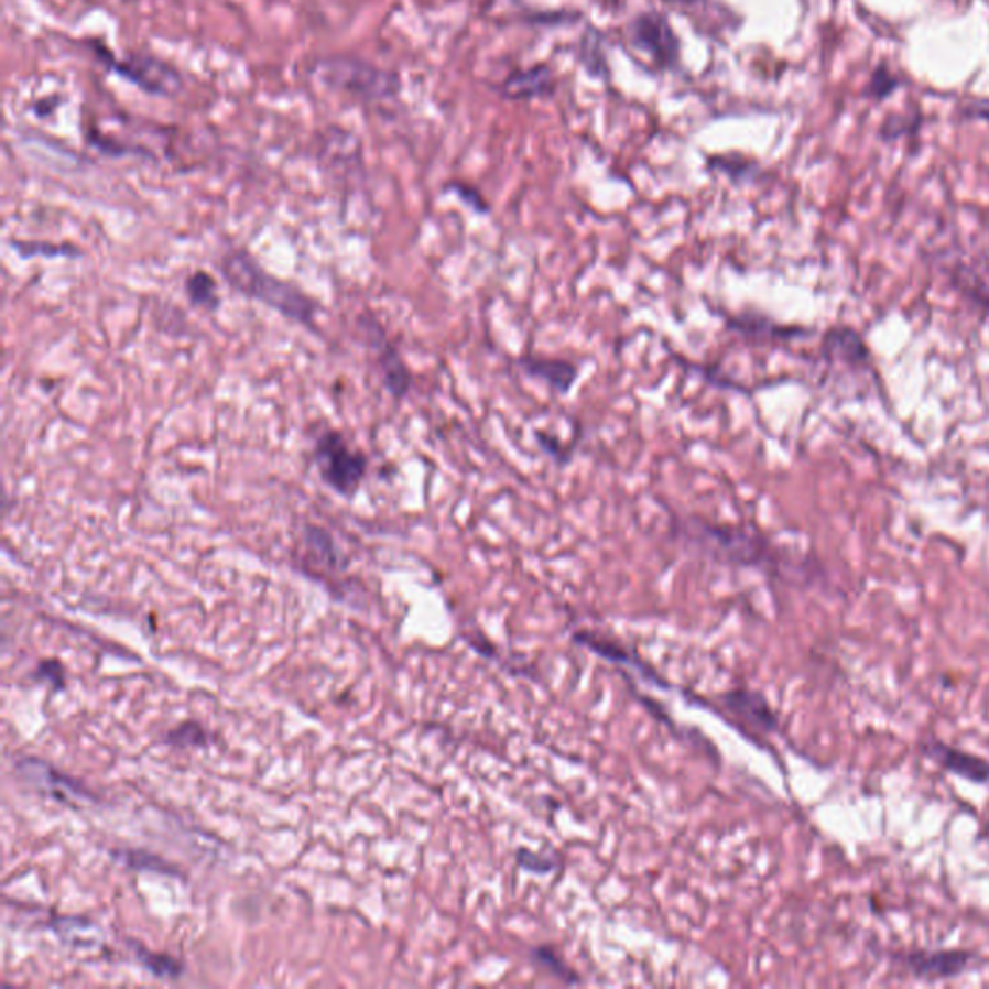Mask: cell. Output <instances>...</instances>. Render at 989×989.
<instances>
[{
	"label": "cell",
	"instance_id": "1",
	"mask_svg": "<svg viewBox=\"0 0 989 989\" xmlns=\"http://www.w3.org/2000/svg\"><path fill=\"white\" fill-rule=\"evenodd\" d=\"M667 534L684 550L709 558L719 565L745 566L762 573L783 576L781 551L765 537L748 528L714 522L699 514L669 512Z\"/></svg>",
	"mask_w": 989,
	"mask_h": 989
},
{
	"label": "cell",
	"instance_id": "2",
	"mask_svg": "<svg viewBox=\"0 0 989 989\" xmlns=\"http://www.w3.org/2000/svg\"><path fill=\"white\" fill-rule=\"evenodd\" d=\"M222 275L236 291L248 298L258 300L265 306L281 312L284 317L314 327L315 315L319 306L315 300L296 289L294 284L284 283L275 275L268 273L250 253L230 252L220 261Z\"/></svg>",
	"mask_w": 989,
	"mask_h": 989
},
{
	"label": "cell",
	"instance_id": "3",
	"mask_svg": "<svg viewBox=\"0 0 989 989\" xmlns=\"http://www.w3.org/2000/svg\"><path fill=\"white\" fill-rule=\"evenodd\" d=\"M319 78L338 91L356 95L368 101L393 97L399 91V79L373 64L354 58H327L317 66Z\"/></svg>",
	"mask_w": 989,
	"mask_h": 989
},
{
	"label": "cell",
	"instance_id": "4",
	"mask_svg": "<svg viewBox=\"0 0 989 989\" xmlns=\"http://www.w3.org/2000/svg\"><path fill=\"white\" fill-rule=\"evenodd\" d=\"M315 463L319 476L333 491L352 497L368 471V458L350 447L343 433L327 430L315 445Z\"/></svg>",
	"mask_w": 989,
	"mask_h": 989
},
{
	"label": "cell",
	"instance_id": "5",
	"mask_svg": "<svg viewBox=\"0 0 989 989\" xmlns=\"http://www.w3.org/2000/svg\"><path fill=\"white\" fill-rule=\"evenodd\" d=\"M110 70L127 79L142 91L151 95H174L182 87L181 74L174 70L171 64L159 61L155 56L130 55L127 58H117L110 53H102Z\"/></svg>",
	"mask_w": 989,
	"mask_h": 989
},
{
	"label": "cell",
	"instance_id": "6",
	"mask_svg": "<svg viewBox=\"0 0 989 989\" xmlns=\"http://www.w3.org/2000/svg\"><path fill=\"white\" fill-rule=\"evenodd\" d=\"M629 40L642 55L648 56L657 68H673L681 56V43L673 28L661 14L645 12L629 25Z\"/></svg>",
	"mask_w": 989,
	"mask_h": 989
},
{
	"label": "cell",
	"instance_id": "7",
	"mask_svg": "<svg viewBox=\"0 0 989 989\" xmlns=\"http://www.w3.org/2000/svg\"><path fill=\"white\" fill-rule=\"evenodd\" d=\"M895 958L911 972L912 978L926 981L958 978L978 960L968 949L909 950L899 953Z\"/></svg>",
	"mask_w": 989,
	"mask_h": 989
},
{
	"label": "cell",
	"instance_id": "8",
	"mask_svg": "<svg viewBox=\"0 0 989 989\" xmlns=\"http://www.w3.org/2000/svg\"><path fill=\"white\" fill-rule=\"evenodd\" d=\"M922 750L932 762L957 778L966 779L976 785L989 783V762L981 756L970 754L963 748L950 747L947 742L935 738L922 742Z\"/></svg>",
	"mask_w": 989,
	"mask_h": 989
},
{
	"label": "cell",
	"instance_id": "9",
	"mask_svg": "<svg viewBox=\"0 0 989 989\" xmlns=\"http://www.w3.org/2000/svg\"><path fill=\"white\" fill-rule=\"evenodd\" d=\"M368 337L369 343L378 352L379 369H381L387 391L393 394L396 401H401L412 389V373H410L409 366L402 360L396 346L387 337L385 330L381 329L373 319L368 325Z\"/></svg>",
	"mask_w": 989,
	"mask_h": 989
},
{
	"label": "cell",
	"instance_id": "10",
	"mask_svg": "<svg viewBox=\"0 0 989 989\" xmlns=\"http://www.w3.org/2000/svg\"><path fill=\"white\" fill-rule=\"evenodd\" d=\"M514 366L522 369L524 376L535 379V381H542L551 393L561 394V396L570 393L580 378V368L574 361L547 358V356H537V354L520 356L514 361Z\"/></svg>",
	"mask_w": 989,
	"mask_h": 989
},
{
	"label": "cell",
	"instance_id": "11",
	"mask_svg": "<svg viewBox=\"0 0 989 989\" xmlns=\"http://www.w3.org/2000/svg\"><path fill=\"white\" fill-rule=\"evenodd\" d=\"M721 699L729 711L738 715L752 729L763 730V732L778 729V715L773 714V709L762 694L748 691V688H737V691L722 694Z\"/></svg>",
	"mask_w": 989,
	"mask_h": 989
},
{
	"label": "cell",
	"instance_id": "12",
	"mask_svg": "<svg viewBox=\"0 0 989 989\" xmlns=\"http://www.w3.org/2000/svg\"><path fill=\"white\" fill-rule=\"evenodd\" d=\"M18 770L35 785L47 786L48 793L55 794L56 798H64V801H66V796L91 798L86 789L76 783L74 779L66 778L63 773H58L51 765L40 762L35 758L22 760V762L18 763Z\"/></svg>",
	"mask_w": 989,
	"mask_h": 989
},
{
	"label": "cell",
	"instance_id": "13",
	"mask_svg": "<svg viewBox=\"0 0 989 989\" xmlns=\"http://www.w3.org/2000/svg\"><path fill=\"white\" fill-rule=\"evenodd\" d=\"M553 91V76L547 66H535L530 70L517 72L504 81L503 94L511 99H532Z\"/></svg>",
	"mask_w": 989,
	"mask_h": 989
},
{
	"label": "cell",
	"instance_id": "14",
	"mask_svg": "<svg viewBox=\"0 0 989 989\" xmlns=\"http://www.w3.org/2000/svg\"><path fill=\"white\" fill-rule=\"evenodd\" d=\"M186 292L188 298L194 306L205 307V309H217L219 306V294H217V284L209 273L197 271L192 273L186 281Z\"/></svg>",
	"mask_w": 989,
	"mask_h": 989
},
{
	"label": "cell",
	"instance_id": "15",
	"mask_svg": "<svg viewBox=\"0 0 989 989\" xmlns=\"http://www.w3.org/2000/svg\"><path fill=\"white\" fill-rule=\"evenodd\" d=\"M307 550L317 555L319 561L325 565L338 566V551L333 543L329 532H325L322 528L309 526L306 530Z\"/></svg>",
	"mask_w": 989,
	"mask_h": 989
},
{
	"label": "cell",
	"instance_id": "16",
	"mask_svg": "<svg viewBox=\"0 0 989 989\" xmlns=\"http://www.w3.org/2000/svg\"><path fill=\"white\" fill-rule=\"evenodd\" d=\"M532 955H534V960L537 965H542L545 970H550V974L557 976L566 983H576V981L580 980L578 974L574 972L573 968L566 965L565 960L558 957L557 953L551 949V947H535Z\"/></svg>",
	"mask_w": 989,
	"mask_h": 989
},
{
	"label": "cell",
	"instance_id": "17",
	"mask_svg": "<svg viewBox=\"0 0 989 989\" xmlns=\"http://www.w3.org/2000/svg\"><path fill=\"white\" fill-rule=\"evenodd\" d=\"M138 957H140L143 965L150 968L151 972L157 974V976H173V978L181 976L182 966L174 958L165 957V955H153V953L143 949V947H138Z\"/></svg>",
	"mask_w": 989,
	"mask_h": 989
},
{
	"label": "cell",
	"instance_id": "18",
	"mask_svg": "<svg viewBox=\"0 0 989 989\" xmlns=\"http://www.w3.org/2000/svg\"><path fill=\"white\" fill-rule=\"evenodd\" d=\"M122 860H127L130 868H138V870H151V872L165 873L173 872V868H169L171 863L163 862L157 856L150 855V852H143V850H128V852H122Z\"/></svg>",
	"mask_w": 989,
	"mask_h": 989
},
{
	"label": "cell",
	"instance_id": "19",
	"mask_svg": "<svg viewBox=\"0 0 989 989\" xmlns=\"http://www.w3.org/2000/svg\"><path fill=\"white\" fill-rule=\"evenodd\" d=\"M205 740L204 729L196 722H184L169 735V742L174 747H202Z\"/></svg>",
	"mask_w": 989,
	"mask_h": 989
},
{
	"label": "cell",
	"instance_id": "20",
	"mask_svg": "<svg viewBox=\"0 0 989 989\" xmlns=\"http://www.w3.org/2000/svg\"><path fill=\"white\" fill-rule=\"evenodd\" d=\"M519 866L520 868H524V870H530V872L550 873L553 872V870H557V868H561V860H557V858H551V856L530 852V850H520Z\"/></svg>",
	"mask_w": 989,
	"mask_h": 989
},
{
	"label": "cell",
	"instance_id": "21",
	"mask_svg": "<svg viewBox=\"0 0 989 989\" xmlns=\"http://www.w3.org/2000/svg\"><path fill=\"white\" fill-rule=\"evenodd\" d=\"M535 437H537V445H540V448H542L545 455L555 458L558 464L568 463V458L573 455V448H568L566 445H561L557 437H555V435H550V433L535 432Z\"/></svg>",
	"mask_w": 989,
	"mask_h": 989
},
{
	"label": "cell",
	"instance_id": "22",
	"mask_svg": "<svg viewBox=\"0 0 989 989\" xmlns=\"http://www.w3.org/2000/svg\"><path fill=\"white\" fill-rule=\"evenodd\" d=\"M455 189L466 204L471 205V209H476L479 213H489V205H487L483 197L479 196V192H476L474 188H463V184H456Z\"/></svg>",
	"mask_w": 989,
	"mask_h": 989
},
{
	"label": "cell",
	"instance_id": "23",
	"mask_svg": "<svg viewBox=\"0 0 989 989\" xmlns=\"http://www.w3.org/2000/svg\"><path fill=\"white\" fill-rule=\"evenodd\" d=\"M41 673H45V676H53V683H55L56 688L64 686V671L56 661L43 663V665H41Z\"/></svg>",
	"mask_w": 989,
	"mask_h": 989
}]
</instances>
